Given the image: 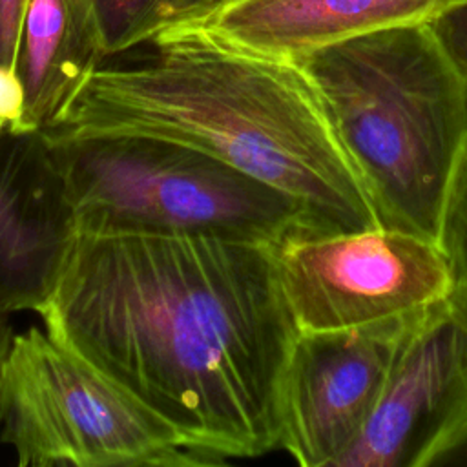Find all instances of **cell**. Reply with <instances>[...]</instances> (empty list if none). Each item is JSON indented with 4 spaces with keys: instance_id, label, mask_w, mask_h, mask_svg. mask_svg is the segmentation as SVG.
Here are the masks:
<instances>
[{
    "instance_id": "52a82bcc",
    "label": "cell",
    "mask_w": 467,
    "mask_h": 467,
    "mask_svg": "<svg viewBox=\"0 0 467 467\" xmlns=\"http://www.w3.org/2000/svg\"><path fill=\"white\" fill-rule=\"evenodd\" d=\"M467 423V294L423 308L401 341L381 398L336 467H427Z\"/></svg>"
},
{
    "instance_id": "8992f818",
    "label": "cell",
    "mask_w": 467,
    "mask_h": 467,
    "mask_svg": "<svg viewBox=\"0 0 467 467\" xmlns=\"http://www.w3.org/2000/svg\"><path fill=\"white\" fill-rule=\"evenodd\" d=\"M270 248L299 332L409 317L454 286L436 241L381 226L348 234L297 226Z\"/></svg>"
},
{
    "instance_id": "5b68a950",
    "label": "cell",
    "mask_w": 467,
    "mask_h": 467,
    "mask_svg": "<svg viewBox=\"0 0 467 467\" xmlns=\"http://www.w3.org/2000/svg\"><path fill=\"white\" fill-rule=\"evenodd\" d=\"M0 441L20 467L208 465L161 414L38 327L15 334L4 363Z\"/></svg>"
},
{
    "instance_id": "9a60e30c",
    "label": "cell",
    "mask_w": 467,
    "mask_h": 467,
    "mask_svg": "<svg viewBox=\"0 0 467 467\" xmlns=\"http://www.w3.org/2000/svg\"><path fill=\"white\" fill-rule=\"evenodd\" d=\"M26 102V88L18 69L0 66V124L9 133H22Z\"/></svg>"
},
{
    "instance_id": "8fae6325",
    "label": "cell",
    "mask_w": 467,
    "mask_h": 467,
    "mask_svg": "<svg viewBox=\"0 0 467 467\" xmlns=\"http://www.w3.org/2000/svg\"><path fill=\"white\" fill-rule=\"evenodd\" d=\"M104 60L93 0H29L16 66L27 99L22 133L51 128Z\"/></svg>"
},
{
    "instance_id": "7c38bea8",
    "label": "cell",
    "mask_w": 467,
    "mask_h": 467,
    "mask_svg": "<svg viewBox=\"0 0 467 467\" xmlns=\"http://www.w3.org/2000/svg\"><path fill=\"white\" fill-rule=\"evenodd\" d=\"M224 0H93L106 58L202 24Z\"/></svg>"
},
{
    "instance_id": "ba28073f",
    "label": "cell",
    "mask_w": 467,
    "mask_h": 467,
    "mask_svg": "<svg viewBox=\"0 0 467 467\" xmlns=\"http://www.w3.org/2000/svg\"><path fill=\"white\" fill-rule=\"evenodd\" d=\"M418 314L299 332L283 383L279 449L303 467H336L367 427Z\"/></svg>"
},
{
    "instance_id": "ac0fdd59",
    "label": "cell",
    "mask_w": 467,
    "mask_h": 467,
    "mask_svg": "<svg viewBox=\"0 0 467 467\" xmlns=\"http://www.w3.org/2000/svg\"><path fill=\"white\" fill-rule=\"evenodd\" d=\"M9 314L2 305H0V379H2V370H4V363L7 359L11 343H13V328L9 323Z\"/></svg>"
},
{
    "instance_id": "9c48e42d",
    "label": "cell",
    "mask_w": 467,
    "mask_h": 467,
    "mask_svg": "<svg viewBox=\"0 0 467 467\" xmlns=\"http://www.w3.org/2000/svg\"><path fill=\"white\" fill-rule=\"evenodd\" d=\"M77 235L64 181L42 131L0 144V305L38 310Z\"/></svg>"
},
{
    "instance_id": "d6986e66",
    "label": "cell",
    "mask_w": 467,
    "mask_h": 467,
    "mask_svg": "<svg viewBox=\"0 0 467 467\" xmlns=\"http://www.w3.org/2000/svg\"><path fill=\"white\" fill-rule=\"evenodd\" d=\"M5 131H7V128H4L2 124H0V144H2V139H4V135H5Z\"/></svg>"
},
{
    "instance_id": "30bf717a",
    "label": "cell",
    "mask_w": 467,
    "mask_h": 467,
    "mask_svg": "<svg viewBox=\"0 0 467 467\" xmlns=\"http://www.w3.org/2000/svg\"><path fill=\"white\" fill-rule=\"evenodd\" d=\"M456 0H224L201 26L246 51L296 60L379 29L429 24Z\"/></svg>"
},
{
    "instance_id": "277c9868",
    "label": "cell",
    "mask_w": 467,
    "mask_h": 467,
    "mask_svg": "<svg viewBox=\"0 0 467 467\" xmlns=\"http://www.w3.org/2000/svg\"><path fill=\"white\" fill-rule=\"evenodd\" d=\"M44 137L77 234L208 235L274 244L297 226L308 228L297 199L184 144L144 135Z\"/></svg>"
},
{
    "instance_id": "e0dca14e",
    "label": "cell",
    "mask_w": 467,
    "mask_h": 467,
    "mask_svg": "<svg viewBox=\"0 0 467 467\" xmlns=\"http://www.w3.org/2000/svg\"><path fill=\"white\" fill-rule=\"evenodd\" d=\"M427 467H467V423L431 456Z\"/></svg>"
},
{
    "instance_id": "4fadbf2b",
    "label": "cell",
    "mask_w": 467,
    "mask_h": 467,
    "mask_svg": "<svg viewBox=\"0 0 467 467\" xmlns=\"http://www.w3.org/2000/svg\"><path fill=\"white\" fill-rule=\"evenodd\" d=\"M436 243L449 263L454 288L467 294V146L445 193Z\"/></svg>"
},
{
    "instance_id": "6da1fadb",
    "label": "cell",
    "mask_w": 467,
    "mask_h": 467,
    "mask_svg": "<svg viewBox=\"0 0 467 467\" xmlns=\"http://www.w3.org/2000/svg\"><path fill=\"white\" fill-rule=\"evenodd\" d=\"M36 312L208 465L279 449L299 328L270 244L77 234Z\"/></svg>"
},
{
    "instance_id": "2e32d148",
    "label": "cell",
    "mask_w": 467,
    "mask_h": 467,
    "mask_svg": "<svg viewBox=\"0 0 467 467\" xmlns=\"http://www.w3.org/2000/svg\"><path fill=\"white\" fill-rule=\"evenodd\" d=\"M27 4L29 0H0V66H18Z\"/></svg>"
},
{
    "instance_id": "3957f363",
    "label": "cell",
    "mask_w": 467,
    "mask_h": 467,
    "mask_svg": "<svg viewBox=\"0 0 467 467\" xmlns=\"http://www.w3.org/2000/svg\"><path fill=\"white\" fill-rule=\"evenodd\" d=\"M292 62L316 89L379 226L436 241L467 146V82L431 24L359 35Z\"/></svg>"
},
{
    "instance_id": "7a4b0ae2",
    "label": "cell",
    "mask_w": 467,
    "mask_h": 467,
    "mask_svg": "<svg viewBox=\"0 0 467 467\" xmlns=\"http://www.w3.org/2000/svg\"><path fill=\"white\" fill-rule=\"evenodd\" d=\"M44 133L173 140L292 195L308 230L379 228L299 66L237 47L201 24L157 38L131 60L99 66Z\"/></svg>"
},
{
    "instance_id": "5bb4252c",
    "label": "cell",
    "mask_w": 467,
    "mask_h": 467,
    "mask_svg": "<svg viewBox=\"0 0 467 467\" xmlns=\"http://www.w3.org/2000/svg\"><path fill=\"white\" fill-rule=\"evenodd\" d=\"M429 24L467 82V0H456Z\"/></svg>"
}]
</instances>
